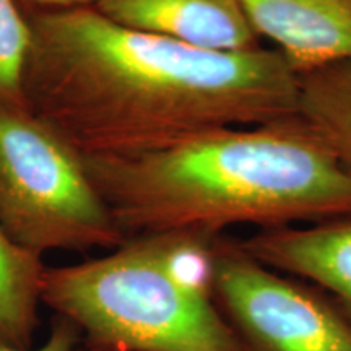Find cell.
Masks as SVG:
<instances>
[{"label": "cell", "mask_w": 351, "mask_h": 351, "mask_svg": "<svg viewBox=\"0 0 351 351\" xmlns=\"http://www.w3.org/2000/svg\"><path fill=\"white\" fill-rule=\"evenodd\" d=\"M23 101L82 156H135L221 127L296 116L300 77L274 47L205 51L91 5L26 12Z\"/></svg>", "instance_id": "obj_1"}, {"label": "cell", "mask_w": 351, "mask_h": 351, "mask_svg": "<svg viewBox=\"0 0 351 351\" xmlns=\"http://www.w3.org/2000/svg\"><path fill=\"white\" fill-rule=\"evenodd\" d=\"M125 241L351 217V173L295 117L221 127L135 156H83Z\"/></svg>", "instance_id": "obj_2"}, {"label": "cell", "mask_w": 351, "mask_h": 351, "mask_svg": "<svg viewBox=\"0 0 351 351\" xmlns=\"http://www.w3.org/2000/svg\"><path fill=\"white\" fill-rule=\"evenodd\" d=\"M218 236L161 232L109 256L52 267L41 302L80 328L86 345L130 351H238L213 293Z\"/></svg>", "instance_id": "obj_3"}, {"label": "cell", "mask_w": 351, "mask_h": 351, "mask_svg": "<svg viewBox=\"0 0 351 351\" xmlns=\"http://www.w3.org/2000/svg\"><path fill=\"white\" fill-rule=\"evenodd\" d=\"M0 225L20 247L114 251L125 238L83 156L25 103L0 101Z\"/></svg>", "instance_id": "obj_4"}, {"label": "cell", "mask_w": 351, "mask_h": 351, "mask_svg": "<svg viewBox=\"0 0 351 351\" xmlns=\"http://www.w3.org/2000/svg\"><path fill=\"white\" fill-rule=\"evenodd\" d=\"M213 293L238 351H351V322L330 296L225 234L215 241Z\"/></svg>", "instance_id": "obj_5"}, {"label": "cell", "mask_w": 351, "mask_h": 351, "mask_svg": "<svg viewBox=\"0 0 351 351\" xmlns=\"http://www.w3.org/2000/svg\"><path fill=\"white\" fill-rule=\"evenodd\" d=\"M112 23L205 51L239 52L262 46L241 0H95Z\"/></svg>", "instance_id": "obj_6"}, {"label": "cell", "mask_w": 351, "mask_h": 351, "mask_svg": "<svg viewBox=\"0 0 351 351\" xmlns=\"http://www.w3.org/2000/svg\"><path fill=\"white\" fill-rule=\"evenodd\" d=\"M254 32L298 75L351 60V0H241Z\"/></svg>", "instance_id": "obj_7"}, {"label": "cell", "mask_w": 351, "mask_h": 351, "mask_svg": "<svg viewBox=\"0 0 351 351\" xmlns=\"http://www.w3.org/2000/svg\"><path fill=\"white\" fill-rule=\"evenodd\" d=\"M241 244L263 265L322 289L351 322V217L261 230Z\"/></svg>", "instance_id": "obj_8"}, {"label": "cell", "mask_w": 351, "mask_h": 351, "mask_svg": "<svg viewBox=\"0 0 351 351\" xmlns=\"http://www.w3.org/2000/svg\"><path fill=\"white\" fill-rule=\"evenodd\" d=\"M298 77L296 119L351 173V60Z\"/></svg>", "instance_id": "obj_9"}, {"label": "cell", "mask_w": 351, "mask_h": 351, "mask_svg": "<svg viewBox=\"0 0 351 351\" xmlns=\"http://www.w3.org/2000/svg\"><path fill=\"white\" fill-rule=\"evenodd\" d=\"M41 256L20 247L0 225V346L29 350L39 326Z\"/></svg>", "instance_id": "obj_10"}, {"label": "cell", "mask_w": 351, "mask_h": 351, "mask_svg": "<svg viewBox=\"0 0 351 351\" xmlns=\"http://www.w3.org/2000/svg\"><path fill=\"white\" fill-rule=\"evenodd\" d=\"M32 26L16 0H0V101H23V72Z\"/></svg>", "instance_id": "obj_11"}, {"label": "cell", "mask_w": 351, "mask_h": 351, "mask_svg": "<svg viewBox=\"0 0 351 351\" xmlns=\"http://www.w3.org/2000/svg\"><path fill=\"white\" fill-rule=\"evenodd\" d=\"M80 337L82 332L75 324L65 317H60V315H56L49 337L38 350H15L0 346V351H75L82 340Z\"/></svg>", "instance_id": "obj_12"}, {"label": "cell", "mask_w": 351, "mask_h": 351, "mask_svg": "<svg viewBox=\"0 0 351 351\" xmlns=\"http://www.w3.org/2000/svg\"><path fill=\"white\" fill-rule=\"evenodd\" d=\"M16 2L25 12H44L93 5L95 0H16Z\"/></svg>", "instance_id": "obj_13"}, {"label": "cell", "mask_w": 351, "mask_h": 351, "mask_svg": "<svg viewBox=\"0 0 351 351\" xmlns=\"http://www.w3.org/2000/svg\"><path fill=\"white\" fill-rule=\"evenodd\" d=\"M75 351H130V350H121V348H109V346H95V345H86L83 348H77Z\"/></svg>", "instance_id": "obj_14"}]
</instances>
